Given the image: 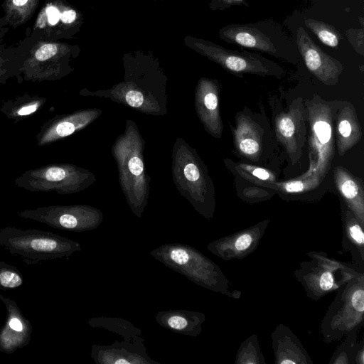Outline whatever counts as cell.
Here are the masks:
<instances>
[{
	"label": "cell",
	"mask_w": 364,
	"mask_h": 364,
	"mask_svg": "<svg viewBox=\"0 0 364 364\" xmlns=\"http://www.w3.org/2000/svg\"><path fill=\"white\" fill-rule=\"evenodd\" d=\"M220 36L228 43L264 53L294 65L301 57L296 43L273 20L232 23L221 28Z\"/></svg>",
	"instance_id": "6da1fadb"
},
{
	"label": "cell",
	"mask_w": 364,
	"mask_h": 364,
	"mask_svg": "<svg viewBox=\"0 0 364 364\" xmlns=\"http://www.w3.org/2000/svg\"><path fill=\"white\" fill-rule=\"evenodd\" d=\"M0 245L27 264L68 257L82 250L79 242L54 232L14 226L0 229Z\"/></svg>",
	"instance_id": "7a4b0ae2"
},
{
	"label": "cell",
	"mask_w": 364,
	"mask_h": 364,
	"mask_svg": "<svg viewBox=\"0 0 364 364\" xmlns=\"http://www.w3.org/2000/svg\"><path fill=\"white\" fill-rule=\"evenodd\" d=\"M307 107L310 125V166L302 177L316 173L322 181L333 156L332 112L330 107L317 96L308 102Z\"/></svg>",
	"instance_id": "3957f363"
},
{
	"label": "cell",
	"mask_w": 364,
	"mask_h": 364,
	"mask_svg": "<svg viewBox=\"0 0 364 364\" xmlns=\"http://www.w3.org/2000/svg\"><path fill=\"white\" fill-rule=\"evenodd\" d=\"M18 215L45 223L55 229L77 232L95 229L102 220L100 212L80 205L43 206L21 210Z\"/></svg>",
	"instance_id": "277c9868"
},
{
	"label": "cell",
	"mask_w": 364,
	"mask_h": 364,
	"mask_svg": "<svg viewBox=\"0 0 364 364\" xmlns=\"http://www.w3.org/2000/svg\"><path fill=\"white\" fill-rule=\"evenodd\" d=\"M23 44L25 58L21 68L22 80L43 82L55 80L63 75L58 44L31 36Z\"/></svg>",
	"instance_id": "5b68a950"
},
{
	"label": "cell",
	"mask_w": 364,
	"mask_h": 364,
	"mask_svg": "<svg viewBox=\"0 0 364 364\" xmlns=\"http://www.w3.org/2000/svg\"><path fill=\"white\" fill-rule=\"evenodd\" d=\"M150 255L196 284L209 285L208 279L211 267L203 255L193 247L181 243H168L151 250Z\"/></svg>",
	"instance_id": "8992f818"
},
{
	"label": "cell",
	"mask_w": 364,
	"mask_h": 364,
	"mask_svg": "<svg viewBox=\"0 0 364 364\" xmlns=\"http://www.w3.org/2000/svg\"><path fill=\"white\" fill-rule=\"evenodd\" d=\"M78 172L68 164H53L29 169L14 180L16 186L31 192H74L78 186Z\"/></svg>",
	"instance_id": "52a82bcc"
},
{
	"label": "cell",
	"mask_w": 364,
	"mask_h": 364,
	"mask_svg": "<svg viewBox=\"0 0 364 364\" xmlns=\"http://www.w3.org/2000/svg\"><path fill=\"white\" fill-rule=\"evenodd\" d=\"M210 51L211 57L234 75L253 74L281 77L284 74V70L280 65L257 53L220 46L213 47Z\"/></svg>",
	"instance_id": "ba28073f"
},
{
	"label": "cell",
	"mask_w": 364,
	"mask_h": 364,
	"mask_svg": "<svg viewBox=\"0 0 364 364\" xmlns=\"http://www.w3.org/2000/svg\"><path fill=\"white\" fill-rule=\"evenodd\" d=\"M296 45L310 73L326 85L337 84L343 70L342 63L317 46L303 27L296 31Z\"/></svg>",
	"instance_id": "9c48e42d"
},
{
	"label": "cell",
	"mask_w": 364,
	"mask_h": 364,
	"mask_svg": "<svg viewBox=\"0 0 364 364\" xmlns=\"http://www.w3.org/2000/svg\"><path fill=\"white\" fill-rule=\"evenodd\" d=\"M144 341L137 336L110 345L95 344L91 348V357L97 364H160L148 355Z\"/></svg>",
	"instance_id": "30bf717a"
},
{
	"label": "cell",
	"mask_w": 364,
	"mask_h": 364,
	"mask_svg": "<svg viewBox=\"0 0 364 364\" xmlns=\"http://www.w3.org/2000/svg\"><path fill=\"white\" fill-rule=\"evenodd\" d=\"M0 300L6 310L5 322L0 328V351L11 354L30 343L33 328L14 300L1 294Z\"/></svg>",
	"instance_id": "8fae6325"
},
{
	"label": "cell",
	"mask_w": 364,
	"mask_h": 364,
	"mask_svg": "<svg viewBox=\"0 0 364 364\" xmlns=\"http://www.w3.org/2000/svg\"><path fill=\"white\" fill-rule=\"evenodd\" d=\"M88 120L89 115L85 112L55 116L41 125L36 135L37 144L43 146L63 139L84 127Z\"/></svg>",
	"instance_id": "7c38bea8"
},
{
	"label": "cell",
	"mask_w": 364,
	"mask_h": 364,
	"mask_svg": "<svg viewBox=\"0 0 364 364\" xmlns=\"http://www.w3.org/2000/svg\"><path fill=\"white\" fill-rule=\"evenodd\" d=\"M233 129L234 144L243 156L256 161L258 160L262 143L261 128L251 118L240 115L236 118Z\"/></svg>",
	"instance_id": "4fadbf2b"
},
{
	"label": "cell",
	"mask_w": 364,
	"mask_h": 364,
	"mask_svg": "<svg viewBox=\"0 0 364 364\" xmlns=\"http://www.w3.org/2000/svg\"><path fill=\"white\" fill-rule=\"evenodd\" d=\"M362 131L354 107L346 103L337 114L336 137L338 152L343 156L361 139Z\"/></svg>",
	"instance_id": "5bb4252c"
},
{
	"label": "cell",
	"mask_w": 364,
	"mask_h": 364,
	"mask_svg": "<svg viewBox=\"0 0 364 364\" xmlns=\"http://www.w3.org/2000/svg\"><path fill=\"white\" fill-rule=\"evenodd\" d=\"M158 324L168 330L185 336H196L201 331L204 315L188 310L159 311L155 317Z\"/></svg>",
	"instance_id": "9a60e30c"
},
{
	"label": "cell",
	"mask_w": 364,
	"mask_h": 364,
	"mask_svg": "<svg viewBox=\"0 0 364 364\" xmlns=\"http://www.w3.org/2000/svg\"><path fill=\"white\" fill-rule=\"evenodd\" d=\"M303 124L302 111L299 109H292L287 113H281L276 118L277 136L291 156L298 151Z\"/></svg>",
	"instance_id": "2e32d148"
},
{
	"label": "cell",
	"mask_w": 364,
	"mask_h": 364,
	"mask_svg": "<svg viewBox=\"0 0 364 364\" xmlns=\"http://www.w3.org/2000/svg\"><path fill=\"white\" fill-rule=\"evenodd\" d=\"M335 186L348 206L360 217H363L364 194L362 181L343 166L333 168Z\"/></svg>",
	"instance_id": "e0dca14e"
},
{
	"label": "cell",
	"mask_w": 364,
	"mask_h": 364,
	"mask_svg": "<svg viewBox=\"0 0 364 364\" xmlns=\"http://www.w3.org/2000/svg\"><path fill=\"white\" fill-rule=\"evenodd\" d=\"M46 102V97L25 93L5 100L0 107V112L6 118L17 122L36 113L45 106Z\"/></svg>",
	"instance_id": "ac0fdd59"
},
{
	"label": "cell",
	"mask_w": 364,
	"mask_h": 364,
	"mask_svg": "<svg viewBox=\"0 0 364 364\" xmlns=\"http://www.w3.org/2000/svg\"><path fill=\"white\" fill-rule=\"evenodd\" d=\"M25 58L23 44L19 48H11L0 38V85L12 77H20L21 68Z\"/></svg>",
	"instance_id": "d6986e66"
},
{
	"label": "cell",
	"mask_w": 364,
	"mask_h": 364,
	"mask_svg": "<svg viewBox=\"0 0 364 364\" xmlns=\"http://www.w3.org/2000/svg\"><path fill=\"white\" fill-rule=\"evenodd\" d=\"M201 103L204 108V119L210 132L216 136L220 137L222 123L219 114V99L217 87L210 82L203 86Z\"/></svg>",
	"instance_id": "ffe728a7"
},
{
	"label": "cell",
	"mask_w": 364,
	"mask_h": 364,
	"mask_svg": "<svg viewBox=\"0 0 364 364\" xmlns=\"http://www.w3.org/2000/svg\"><path fill=\"white\" fill-rule=\"evenodd\" d=\"M39 0H4L6 23L14 27L25 23L34 14Z\"/></svg>",
	"instance_id": "44dd1931"
},
{
	"label": "cell",
	"mask_w": 364,
	"mask_h": 364,
	"mask_svg": "<svg viewBox=\"0 0 364 364\" xmlns=\"http://www.w3.org/2000/svg\"><path fill=\"white\" fill-rule=\"evenodd\" d=\"M87 323L92 328H100L121 336L124 341H132L141 335V330L121 318L94 317Z\"/></svg>",
	"instance_id": "7402d4cb"
},
{
	"label": "cell",
	"mask_w": 364,
	"mask_h": 364,
	"mask_svg": "<svg viewBox=\"0 0 364 364\" xmlns=\"http://www.w3.org/2000/svg\"><path fill=\"white\" fill-rule=\"evenodd\" d=\"M304 24L324 45L338 48L342 35L334 26L313 18H305Z\"/></svg>",
	"instance_id": "603a6c76"
},
{
	"label": "cell",
	"mask_w": 364,
	"mask_h": 364,
	"mask_svg": "<svg viewBox=\"0 0 364 364\" xmlns=\"http://www.w3.org/2000/svg\"><path fill=\"white\" fill-rule=\"evenodd\" d=\"M321 181L318 176L316 173H314L308 177L301 176L294 180L279 183L276 181L267 182L261 185L284 193H299L315 188L318 186Z\"/></svg>",
	"instance_id": "cb8c5ba5"
},
{
	"label": "cell",
	"mask_w": 364,
	"mask_h": 364,
	"mask_svg": "<svg viewBox=\"0 0 364 364\" xmlns=\"http://www.w3.org/2000/svg\"><path fill=\"white\" fill-rule=\"evenodd\" d=\"M23 283L19 269L0 259V290L16 289Z\"/></svg>",
	"instance_id": "d4e9b609"
},
{
	"label": "cell",
	"mask_w": 364,
	"mask_h": 364,
	"mask_svg": "<svg viewBox=\"0 0 364 364\" xmlns=\"http://www.w3.org/2000/svg\"><path fill=\"white\" fill-rule=\"evenodd\" d=\"M236 168L244 178L259 185L276 181L274 174L264 168L245 164H238Z\"/></svg>",
	"instance_id": "484cf974"
},
{
	"label": "cell",
	"mask_w": 364,
	"mask_h": 364,
	"mask_svg": "<svg viewBox=\"0 0 364 364\" xmlns=\"http://www.w3.org/2000/svg\"><path fill=\"white\" fill-rule=\"evenodd\" d=\"M348 41L357 53L363 55V29L350 28L346 31Z\"/></svg>",
	"instance_id": "4316f807"
},
{
	"label": "cell",
	"mask_w": 364,
	"mask_h": 364,
	"mask_svg": "<svg viewBox=\"0 0 364 364\" xmlns=\"http://www.w3.org/2000/svg\"><path fill=\"white\" fill-rule=\"evenodd\" d=\"M125 99L128 105L134 107H139L144 102L142 94L134 90L129 91L126 95Z\"/></svg>",
	"instance_id": "83f0119b"
},
{
	"label": "cell",
	"mask_w": 364,
	"mask_h": 364,
	"mask_svg": "<svg viewBox=\"0 0 364 364\" xmlns=\"http://www.w3.org/2000/svg\"><path fill=\"white\" fill-rule=\"evenodd\" d=\"M352 305L360 313L364 311V291L362 289L356 290L352 296Z\"/></svg>",
	"instance_id": "f1b7e54d"
},
{
	"label": "cell",
	"mask_w": 364,
	"mask_h": 364,
	"mask_svg": "<svg viewBox=\"0 0 364 364\" xmlns=\"http://www.w3.org/2000/svg\"><path fill=\"white\" fill-rule=\"evenodd\" d=\"M245 5L248 6L246 0H214L213 6L219 9H225L234 6Z\"/></svg>",
	"instance_id": "f546056e"
},
{
	"label": "cell",
	"mask_w": 364,
	"mask_h": 364,
	"mask_svg": "<svg viewBox=\"0 0 364 364\" xmlns=\"http://www.w3.org/2000/svg\"><path fill=\"white\" fill-rule=\"evenodd\" d=\"M186 178L192 182H196L200 178V172L196 165L193 163L188 164L184 168Z\"/></svg>",
	"instance_id": "4dcf8cb0"
},
{
	"label": "cell",
	"mask_w": 364,
	"mask_h": 364,
	"mask_svg": "<svg viewBox=\"0 0 364 364\" xmlns=\"http://www.w3.org/2000/svg\"><path fill=\"white\" fill-rule=\"evenodd\" d=\"M350 237L358 244L363 245L364 243V235L359 224L353 223L349 227Z\"/></svg>",
	"instance_id": "1f68e13d"
},
{
	"label": "cell",
	"mask_w": 364,
	"mask_h": 364,
	"mask_svg": "<svg viewBox=\"0 0 364 364\" xmlns=\"http://www.w3.org/2000/svg\"><path fill=\"white\" fill-rule=\"evenodd\" d=\"M129 169L131 173L134 176H139L142 173L144 170V164L141 160L137 157H132L129 161Z\"/></svg>",
	"instance_id": "d6a6232c"
},
{
	"label": "cell",
	"mask_w": 364,
	"mask_h": 364,
	"mask_svg": "<svg viewBox=\"0 0 364 364\" xmlns=\"http://www.w3.org/2000/svg\"><path fill=\"white\" fill-rule=\"evenodd\" d=\"M333 284V278L331 272H323L319 280V285L322 290H329Z\"/></svg>",
	"instance_id": "836d02e7"
},
{
	"label": "cell",
	"mask_w": 364,
	"mask_h": 364,
	"mask_svg": "<svg viewBox=\"0 0 364 364\" xmlns=\"http://www.w3.org/2000/svg\"><path fill=\"white\" fill-rule=\"evenodd\" d=\"M251 243V235L249 234H243L237 239L235 245L237 250H245L250 247Z\"/></svg>",
	"instance_id": "e575fe53"
},
{
	"label": "cell",
	"mask_w": 364,
	"mask_h": 364,
	"mask_svg": "<svg viewBox=\"0 0 364 364\" xmlns=\"http://www.w3.org/2000/svg\"><path fill=\"white\" fill-rule=\"evenodd\" d=\"M295 363L294 361H292V360H282L281 362V363H284V364H286V363Z\"/></svg>",
	"instance_id": "d590c367"
}]
</instances>
